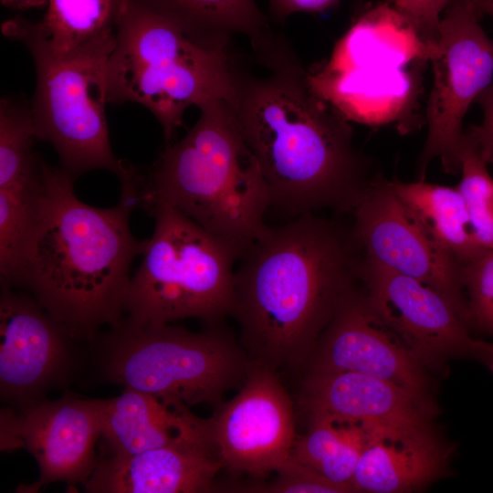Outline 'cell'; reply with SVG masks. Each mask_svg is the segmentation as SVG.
Instances as JSON below:
<instances>
[{"instance_id":"cell-29","label":"cell","mask_w":493,"mask_h":493,"mask_svg":"<svg viewBox=\"0 0 493 493\" xmlns=\"http://www.w3.org/2000/svg\"><path fill=\"white\" fill-rule=\"evenodd\" d=\"M269 13L276 21H283L296 13L315 14L323 12L339 0H267Z\"/></svg>"},{"instance_id":"cell-18","label":"cell","mask_w":493,"mask_h":493,"mask_svg":"<svg viewBox=\"0 0 493 493\" xmlns=\"http://www.w3.org/2000/svg\"><path fill=\"white\" fill-rule=\"evenodd\" d=\"M299 404L309 414L401 428L435 429L404 389L355 372H305Z\"/></svg>"},{"instance_id":"cell-8","label":"cell","mask_w":493,"mask_h":493,"mask_svg":"<svg viewBox=\"0 0 493 493\" xmlns=\"http://www.w3.org/2000/svg\"><path fill=\"white\" fill-rule=\"evenodd\" d=\"M2 31L23 43L34 60L36 89L30 109L37 139L55 148L60 168L74 181L97 169L121 177L127 164L111 150L105 110L110 53L55 57L35 22L19 16L5 22Z\"/></svg>"},{"instance_id":"cell-2","label":"cell","mask_w":493,"mask_h":493,"mask_svg":"<svg viewBox=\"0 0 493 493\" xmlns=\"http://www.w3.org/2000/svg\"><path fill=\"white\" fill-rule=\"evenodd\" d=\"M351 230L303 214L268 226L240 257L230 316L253 363L303 372L343 297L359 283Z\"/></svg>"},{"instance_id":"cell-14","label":"cell","mask_w":493,"mask_h":493,"mask_svg":"<svg viewBox=\"0 0 493 493\" xmlns=\"http://www.w3.org/2000/svg\"><path fill=\"white\" fill-rule=\"evenodd\" d=\"M362 257L427 284L466 308L462 265L443 249L383 177L351 212Z\"/></svg>"},{"instance_id":"cell-19","label":"cell","mask_w":493,"mask_h":493,"mask_svg":"<svg viewBox=\"0 0 493 493\" xmlns=\"http://www.w3.org/2000/svg\"><path fill=\"white\" fill-rule=\"evenodd\" d=\"M452 452L435 429L369 424L351 487L354 492L369 493L422 489L446 475Z\"/></svg>"},{"instance_id":"cell-17","label":"cell","mask_w":493,"mask_h":493,"mask_svg":"<svg viewBox=\"0 0 493 493\" xmlns=\"http://www.w3.org/2000/svg\"><path fill=\"white\" fill-rule=\"evenodd\" d=\"M100 456H129L184 443H214L211 418L194 415L181 401L132 389L96 399Z\"/></svg>"},{"instance_id":"cell-5","label":"cell","mask_w":493,"mask_h":493,"mask_svg":"<svg viewBox=\"0 0 493 493\" xmlns=\"http://www.w3.org/2000/svg\"><path fill=\"white\" fill-rule=\"evenodd\" d=\"M108 102H136L160 122L170 144L190 106L233 92L226 47L203 46L145 0H130L107 63Z\"/></svg>"},{"instance_id":"cell-30","label":"cell","mask_w":493,"mask_h":493,"mask_svg":"<svg viewBox=\"0 0 493 493\" xmlns=\"http://www.w3.org/2000/svg\"><path fill=\"white\" fill-rule=\"evenodd\" d=\"M47 0H1V4L13 11H26L46 7Z\"/></svg>"},{"instance_id":"cell-26","label":"cell","mask_w":493,"mask_h":493,"mask_svg":"<svg viewBox=\"0 0 493 493\" xmlns=\"http://www.w3.org/2000/svg\"><path fill=\"white\" fill-rule=\"evenodd\" d=\"M269 483L247 486L236 485L232 491L257 493H346L353 492L351 487L337 484L318 471L300 463L291 456L275 471Z\"/></svg>"},{"instance_id":"cell-20","label":"cell","mask_w":493,"mask_h":493,"mask_svg":"<svg viewBox=\"0 0 493 493\" xmlns=\"http://www.w3.org/2000/svg\"><path fill=\"white\" fill-rule=\"evenodd\" d=\"M130 0H47L36 27L52 55L111 53Z\"/></svg>"},{"instance_id":"cell-15","label":"cell","mask_w":493,"mask_h":493,"mask_svg":"<svg viewBox=\"0 0 493 493\" xmlns=\"http://www.w3.org/2000/svg\"><path fill=\"white\" fill-rule=\"evenodd\" d=\"M72 339L26 292L1 287L0 395L9 406L47 398L76 364Z\"/></svg>"},{"instance_id":"cell-3","label":"cell","mask_w":493,"mask_h":493,"mask_svg":"<svg viewBox=\"0 0 493 493\" xmlns=\"http://www.w3.org/2000/svg\"><path fill=\"white\" fill-rule=\"evenodd\" d=\"M45 188L16 270L2 288H21L75 341L92 342L125 314L133 260L146 240L130 228L135 204L110 208L80 201L60 167L44 163Z\"/></svg>"},{"instance_id":"cell-11","label":"cell","mask_w":493,"mask_h":493,"mask_svg":"<svg viewBox=\"0 0 493 493\" xmlns=\"http://www.w3.org/2000/svg\"><path fill=\"white\" fill-rule=\"evenodd\" d=\"M100 434L96 399L66 393L56 400L1 409V451L25 449L39 468L38 479L21 485L19 492L35 493L54 482L83 486L99 463L96 445Z\"/></svg>"},{"instance_id":"cell-12","label":"cell","mask_w":493,"mask_h":493,"mask_svg":"<svg viewBox=\"0 0 493 493\" xmlns=\"http://www.w3.org/2000/svg\"><path fill=\"white\" fill-rule=\"evenodd\" d=\"M359 285L339 303L303 373L348 371L387 381L435 417L439 408L430 372L372 311Z\"/></svg>"},{"instance_id":"cell-23","label":"cell","mask_w":493,"mask_h":493,"mask_svg":"<svg viewBox=\"0 0 493 493\" xmlns=\"http://www.w3.org/2000/svg\"><path fill=\"white\" fill-rule=\"evenodd\" d=\"M307 416L308 430L297 436L290 456L328 479L352 488V477L367 442L368 425L325 414Z\"/></svg>"},{"instance_id":"cell-24","label":"cell","mask_w":493,"mask_h":493,"mask_svg":"<svg viewBox=\"0 0 493 493\" xmlns=\"http://www.w3.org/2000/svg\"><path fill=\"white\" fill-rule=\"evenodd\" d=\"M467 129L460 151L461 180L457 188L465 201L471 228L478 244L493 250V177Z\"/></svg>"},{"instance_id":"cell-21","label":"cell","mask_w":493,"mask_h":493,"mask_svg":"<svg viewBox=\"0 0 493 493\" xmlns=\"http://www.w3.org/2000/svg\"><path fill=\"white\" fill-rule=\"evenodd\" d=\"M392 185L433 239L462 266L488 250L477 241L457 187L417 180L391 181Z\"/></svg>"},{"instance_id":"cell-32","label":"cell","mask_w":493,"mask_h":493,"mask_svg":"<svg viewBox=\"0 0 493 493\" xmlns=\"http://www.w3.org/2000/svg\"><path fill=\"white\" fill-rule=\"evenodd\" d=\"M475 345L479 350L493 357V342L475 339Z\"/></svg>"},{"instance_id":"cell-4","label":"cell","mask_w":493,"mask_h":493,"mask_svg":"<svg viewBox=\"0 0 493 493\" xmlns=\"http://www.w3.org/2000/svg\"><path fill=\"white\" fill-rule=\"evenodd\" d=\"M198 108L186 135L166 144L148 173L137 171V205H172L239 259L267 227L269 187L229 104L213 99Z\"/></svg>"},{"instance_id":"cell-10","label":"cell","mask_w":493,"mask_h":493,"mask_svg":"<svg viewBox=\"0 0 493 493\" xmlns=\"http://www.w3.org/2000/svg\"><path fill=\"white\" fill-rule=\"evenodd\" d=\"M359 278L372 311L429 372L449 361L471 358L493 372V357L475 345L467 309L414 278L389 270L362 257Z\"/></svg>"},{"instance_id":"cell-22","label":"cell","mask_w":493,"mask_h":493,"mask_svg":"<svg viewBox=\"0 0 493 493\" xmlns=\"http://www.w3.org/2000/svg\"><path fill=\"white\" fill-rule=\"evenodd\" d=\"M145 1L203 46L226 47L234 34L246 36L253 46L272 33L255 0Z\"/></svg>"},{"instance_id":"cell-27","label":"cell","mask_w":493,"mask_h":493,"mask_svg":"<svg viewBox=\"0 0 493 493\" xmlns=\"http://www.w3.org/2000/svg\"><path fill=\"white\" fill-rule=\"evenodd\" d=\"M451 0H388L423 50L435 41L442 16Z\"/></svg>"},{"instance_id":"cell-6","label":"cell","mask_w":493,"mask_h":493,"mask_svg":"<svg viewBox=\"0 0 493 493\" xmlns=\"http://www.w3.org/2000/svg\"><path fill=\"white\" fill-rule=\"evenodd\" d=\"M92 343L106 382L188 406L217 407L244 383L252 364L222 323L194 332L171 323L137 326L122 320Z\"/></svg>"},{"instance_id":"cell-31","label":"cell","mask_w":493,"mask_h":493,"mask_svg":"<svg viewBox=\"0 0 493 493\" xmlns=\"http://www.w3.org/2000/svg\"><path fill=\"white\" fill-rule=\"evenodd\" d=\"M488 0H451V5H467L475 9L477 15L482 17V8ZM448 5V6H449Z\"/></svg>"},{"instance_id":"cell-16","label":"cell","mask_w":493,"mask_h":493,"mask_svg":"<svg viewBox=\"0 0 493 493\" xmlns=\"http://www.w3.org/2000/svg\"><path fill=\"white\" fill-rule=\"evenodd\" d=\"M224 468L214 443H184L129 456H100L89 493H204Z\"/></svg>"},{"instance_id":"cell-9","label":"cell","mask_w":493,"mask_h":493,"mask_svg":"<svg viewBox=\"0 0 493 493\" xmlns=\"http://www.w3.org/2000/svg\"><path fill=\"white\" fill-rule=\"evenodd\" d=\"M470 6L451 5L444 12L435 42L423 53L433 67L426 107L427 135L417 162L418 180L439 160L449 174L460 172L463 121L470 105L492 83L493 40Z\"/></svg>"},{"instance_id":"cell-25","label":"cell","mask_w":493,"mask_h":493,"mask_svg":"<svg viewBox=\"0 0 493 493\" xmlns=\"http://www.w3.org/2000/svg\"><path fill=\"white\" fill-rule=\"evenodd\" d=\"M471 328L493 337V250L462 266Z\"/></svg>"},{"instance_id":"cell-33","label":"cell","mask_w":493,"mask_h":493,"mask_svg":"<svg viewBox=\"0 0 493 493\" xmlns=\"http://www.w3.org/2000/svg\"><path fill=\"white\" fill-rule=\"evenodd\" d=\"M488 15L493 19V0H488L482 8V16Z\"/></svg>"},{"instance_id":"cell-7","label":"cell","mask_w":493,"mask_h":493,"mask_svg":"<svg viewBox=\"0 0 493 493\" xmlns=\"http://www.w3.org/2000/svg\"><path fill=\"white\" fill-rule=\"evenodd\" d=\"M147 211L154 231L131 276L123 320L137 326L189 318L222 323L232 310L236 255L172 205L155 204Z\"/></svg>"},{"instance_id":"cell-13","label":"cell","mask_w":493,"mask_h":493,"mask_svg":"<svg viewBox=\"0 0 493 493\" xmlns=\"http://www.w3.org/2000/svg\"><path fill=\"white\" fill-rule=\"evenodd\" d=\"M293 402L278 372L251 364L236 395L211 417L225 468L257 479L275 472L291 455L297 435Z\"/></svg>"},{"instance_id":"cell-28","label":"cell","mask_w":493,"mask_h":493,"mask_svg":"<svg viewBox=\"0 0 493 493\" xmlns=\"http://www.w3.org/2000/svg\"><path fill=\"white\" fill-rule=\"evenodd\" d=\"M483 112L479 126H471L479 153L488 165L493 167V83L486 88L476 99Z\"/></svg>"},{"instance_id":"cell-1","label":"cell","mask_w":493,"mask_h":493,"mask_svg":"<svg viewBox=\"0 0 493 493\" xmlns=\"http://www.w3.org/2000/svg\"><path fill=\"white\" fill-rule=\"evenodd\" d=\"M265 72L232 62L226 101L269 187L272 206L291 218L327 209L352 212L382 177L357 150L350 119L311 83L274 33L253 47Z\"/></svg>"}]
</instances>
